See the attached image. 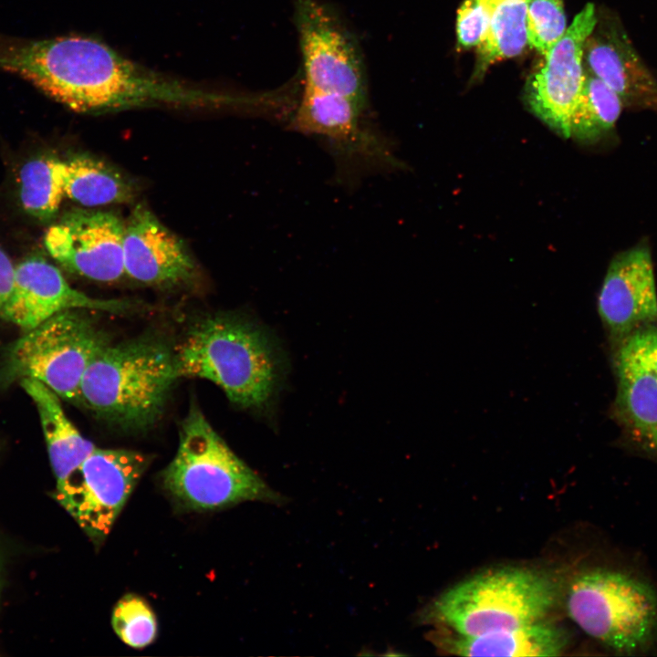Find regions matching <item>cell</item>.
<instances>
[{"label": "cell", "instance_id": "1", "mask_svg": "<svg viewBox=\"0 0 657 657\" xmlns=\"http://www.w3.org/2000/svg\"><path fill=\"white\" fill-rule=\"evenodd\" d=\"M0 70L20 76L72 110L144 107L222 108L245 97L192 86L141 66L92 37L0 36Z\"/></svg>", "mask_w": 657, "mask_h": 657}, {"label": "cell", "instance_id": "2", "mask_svg": "<svg viewBox=\"0 0 657 657\" xmlns=\"http://www.w3.org/2000/svg\"><path fill=\"white\" fill-rule=\"evenodd\" d=\"M173 355L179 378L208 380L243 408L264 406L280 380L281 357L273 337L241 316L216 315L198 321Z\"/></svg>", "mask_w": 657, "mask_h": 657}, {"label": "cell", "instance_id": "3", "mask_svg": "<svg viewBox=\"0 0 657 657\" xmlns=\"http://www.w3.org/2000/svg\"><path fill=\"white\" fill-rule=\"evenodd\" d=\"M178 378L165 344L146 338L110 343L86 370L79 402L109 423L144 430L162 415Z\"/></svg>", "mask_w": 657, "mask_h": 657}, {"label": "cell", "instance_id": "4", "mask_svg": "<svg viewBox=\"0 0 657 657\" xmlns=\"http://www.w3.org/2000/svg\"><path fill=\"white\" fill-rule=\"evenodd\" d=\"M162 479L169 495L190 510H215L245 501H283L230 449L196 404L191 405L181 424L176 454Z\"/></svg>", "mask_w": 657, "mask_h": 657}, {"label": "cell", "instance_id": "5", "mask_svg": "<svg viewBox=\"0 0 657 657\" xmlns=\"http://www.w3.org/2000/svg\"><path fill=\"white\" fill-rule=\"evenodd\" d=\"M566 607L586 634L618 654H641L656 642L657 589L628 568L581 570L569 584Z\"/></svg>", "mask_w": 657, "mask_h": 657}, {"label": "cell", "instance_id": "6", "mask_svg": "<svg viewBox=\"0 0 657 657\" xmlns=\"http://www.w3.org/2000/svg\"><path fill=\"white\" fill-rule=\"evenodd\" d=\"M88 311L57 313L8 345L0 362V388L33 379L59 398L79 402L86 370L110 344L108 334Z\"/></svg>", "mask_w": 657, "mask_h": 657}, {"label": "cell", "instance_id": "7", "mask_svg": "<svg viewBox=\"0 0 657 657\" xmlns=\"http://www.w3.org/2000/svg\"><path fill=\"white\" fill-rule=\"evenodd\" d=\"M556 593L554 582L537 571L504 568L452 587L433 609L458 635L478 636L539 621L552 608Z\"/></svg>", "mask_w": 657, "mask_h": 657}, {"label": "cell", "instance_id": "8", "mask_svg": "<svg viewBox=\"0 0 657 657\" xmlns=\"http://www.w3.org/2000/svg\"><path fill=\"white\" fill-rule=\"evenodd\" d=\"M148 463L147 456L139 452L96 447L57 485L54 496L98 547L110 532Z\"/></svg>", "mask_w": 657, "mask_h": 657}, {"label": "cell", "instance_id": "9", "mask_svg": "<svg viewBox=\"0 0 657 657\" xmlns=\"http://www.w3.org/2000/svg\"><path fill=\"white\" fill-rule=\"evenodd\" d=\"M294 22L305 85L348 96L366 106L361 52L336 13L318 0H294Z\"/></svg>", "mask_w": 657, "mask_h": 657}, {"label": "cell", "instance_id": "10", "mask_svg": "<svg viewBox=\"0 0 657 657\" xmlns=\"http://www.w3.org/2000/svg\"><path fill=\"white\" fill-rule=\"evenodd\" d=\"M125 223L115 214L74 209L45 235L49 255L68 271L99 282H114L124 274Z\"/></svg>", "mask_w": 657, "mask_h": 657}, {"label": "cell", "instance_id": "11", "mask_svg": "<svg viewBox=\"0 0 657 657\" xmlns=\"http://www.w3.org/2000/svg\"><path fill=\"white\" fill-rule=\"evenodd\" d=\"M596 22V8L589 3L545 56L544 64L533 74L526 88L529 109L563 138L569 137L570 117L585 77L584 44Z\"/></svg>", "mask_w": 657, "mask_h": 657}, {"label": "cell", "instance_id": "12", "mask_svg": "<svg viewBox=\"0 0 657 657\" xmlns=\"http://www.w3.org/2000/svg\"><path fill=\"white\" fill-rule=\"evenodd\" d=\"M583 65L619 96L624 110L657 112V75L639 55L619 16L597 14L584 44Z\"/></svg>", "mask_w": 657, "mask_h": 657}, {"label": "cell", "instance_id": "13", "mask_svg": "<svg viewBox=\"0 0 657 657\" xmlns=\"http://www.w3.org/2000/svg\"><path fill=\"white\" fill-rule=\"evenodd\" d=\"M130 308L126 301L94 298L73 288L57 267L36 254L16 266L13 289L1 319L26 332L68 309L118 314Z\"/></svg>", "mask_w": 657, "mask_h": 657}, {"label": "cell", "instance_id": "14", "mask_svg": "<svg viewBox=\"0 0 657 657\" xmlns=\"http://www.w3.org/2000/svg\"><path fill=\"white\" fill-rule=\"evenodd\" d=\"M600 317L617 339L657 323V288L651 251L640 245L610 261L598 297Z\"/></svg>", "mask_w": 657, "mask_h": 657}, {"label": "cell", "instance_id": "15", "mask_svg": "<svg viewBox=\"0 0 657 657\" xmlns=\"http://www.w3.org/2000/svg\"><path fill=\"white\" fill-rule=\"evenodd\" d=\"M123 261L128 276L149 285H177L195 273L182 241L143 205H137L125 223Z\"/></svg>", "mask_w": 657, "mask_h": 657}, {"label": "cell", "instance_id": "16", "mask_svg": "<svg viewBox=\"0 0 657 657\" xmlns=\"http://www.w3.org/2000/svg\"><path fill=\"white\" fill-rule=\"evenodd\" d=\"M364 109L348 96L305 85L290 126L294 130L324 138L341 156L389 161L379 140L362 127Z\"/></svg>", "mask_w": 657, "mask_h": 657}, {"label": "cell", "instance_id": "17", "mask_svg": "<svg viewBox=\"0 0 657 657\" xmlns=\"http://www.w3.org/2000/svg\"><path fill=\"white\" fill-rule=\"evenodd\" d=\"M615 356L616 404L642 441L657 432V373L632 333L620 340Z\"/></svg>", "mask_w": 657, "mask_h": 657}, {"label": "cell", "instance_id": "18", "mask_svg": "<svg viewBox=\"0 0 657 657\" xmlns=\"http://www.w3.org/2000/svg\"><path fill=\"white\" fill-rule=\"evenodd\" d=\"M36 406L57 485L62 483L96 448L66 415L59 396L33 379L19 381Z\"/></svg>", "mask_w": 657, "mask_h": 657}, {"label": "cell", "instance_id": "19", "mask_svg": "<svg viewBox=\"0 0 657 657\" xmlns=\"http://www.w3.org/2000/svg\"><path fill=\"white\" fill-rule=\"evenodd\" d=\"M440 642L450 652L464 656H555L566 647L568 635L562 629L539 620L478 636L457 634Z\"/></svg>", "mask_w": 657, "mask_h": 657}, {"label": "cell", "instance_id": "20", "mask_svg": "<svg viewBox=\"0 0 657 657\" xmlns=\"http://www.w3.org/2000/svg\"><path fill=\"white\" fill-rule=\"evenodd\" d=\"M64 194L88 207L127 203L133 196L131 184L105 162L88 155L62 161Z\"/></svg>", "mask_w": 657, "mask_h": 657}, {"label": "cell", "instance_id": "21", "mask_svg": "<svg viewBox=\"0 0 657 657\" xmlns=\"http://www.w3.org/2000/svg\"><path fill=\"white\" fill-rule=\"evenodd\" d=\"M528 0H505L494 5L485 36L477 46L474 79L492 64L519 55L527 43Z\"/></svg>", "mask_w": 657, "mask_h": 657}, {"label": "cell", "instance_id": "22", "mask_svg": "<svg viewBox=\"0 0 657 657\" xmlns=\"http://www.w3.org/2000/svg\"><path fill=\"white\" fill-rule=\"evenodd\" d=\"M623 104L603 81L585 70L582 89L569 121V137L593 144L610 134L619 120Z\"/></svg>", "mask_w": 657, "mask_h": 657}, {"label": "cell", "instance_id": "23", "mask_svg": "<svg viewBox=\"0 0 657 657\" xmlns=\"http://www.w3.org/2000/svg\"><path fill=\"white\" fill-rule=\"evenodd\" d=\"M65 197L62 160L38 157L27 162L19 174V198L31 216L47 221L57 213Z\"/></svg>", "mask_w": 657, "mask_h": 657}, {"label": "cell", "instance_id": "24", "mask_svg": "<svg viewBox=\"0 0 657 657\" xmlns=\"http://www.w3.org/2000/svg\"><path fill=\"white\" fill-rule=\"evenodd\" d=\"M111 626L125 644L136 649L148 646L157 636L154 612L142 598L134 594H127L117 602Z\"/></svg>", "mask_w": 657, "mask_h": 657}, {"label": "cell", "instance_id": "25", "mask_svg": "<svg viewBox=\"0 0 657 657\" xmlns=\"http://www.w3.org/2000/svg\"><path fill=\"white\" fill-rule=\"evenodd\" d=\"M566 31L562 0H528L527 42L546 56Z\"/></svg>", "mask_w": 657, "mask_h": 657}, {"label": "cell", "instance_id": "26", "mask_svg": "<svg viewBox=\"0 0 657 657\" xmlns=\"http://www.w3.org/2000/svg\"><path fill=\"white\" fill-rule=\"evenodd\" d=\"M494 11L491 0H464L457 13L458 44L465 48L478 46L485 36Z\"/></svg>", "mask_w": 657, "mask_h": 657}, {"label": "cell", "instance_id": "27", "mask_svg": "<svg viewBox=\"0 0 657 657\" xmlns=\"http://www.w3.org/2000/svg\"><path fill=\"white\" fill-rule=\"evenodd\" d=\"M16 266L6 253L0 248V319L11 295L15 281Z\"/></svg>", "mask_w": 657, "mask_h": 657}, {"label": "cell", "instance_id": "28", "mask_svg": "<svg viewBox=\"0 0 657 657\" xmlns=\"http://www.w3.org/2000/svg\"><path fill=\"white\" fill-rule=\"evenodd\" d=\"M657 373V328L646 326L631 332Z\"/></svg>", "mask_w": 657, "mask_h": 657}, {"label": "cell", "instance_id": "29", "mask_svg": "<svg viewBox=\"0 0 657 657\" xmlns=\"http://www.w3.org/2000/svg\"><path fill=\"white\" fill-rule=\"evenodd\" d=\"M643 442L650 450L657 453V432L650 435Z\"/></svg>", "mask_w": 657, "mask_h": 657}, {"label": "cell", "instance_id": "30", "mask_svg": "<svg viewBox=\"0 0 657 657\" xmlns=\"http://www.w3.org/2000/svg\"><path fill=\"white\" fill-rule=\"evenodd\" d=\"M491 1H492L493 5H496L497 3H500V2L505 1V0H491Z\"/></svg>", "mask_w": 657, "mask_h": 657}, {"label": "cell", "instance_id": "31", "mask_svg": "<svg viewBox=\"0 0 657 657\" xmlns=\"http://www.w3.org/2000/svg\"><path fill=\"white\" fill-rule=\"evenodd\" d=\"M1 566H2V556H1V551H0V572H1Z\"/></svg>", "mask_w": 657, "mask_h": 657}]
</instances>
